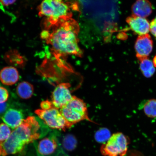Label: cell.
<instances>
[{
    "instance_id": "22",
    "label": "cell",
    "mask_w": 156,
    "mask_h": 156,
    "mask_svg": "<svg viewBox=\"0 0 156 156\" xmlns=\"http://www.w3.org/2000/svg\"><path fill=\"white\" fill-rule=\"evenodd\" d=\"M16 0H0V2L2 5L5 6L12 5Z\"/></svg>"
},
{
    "instance_id": "10",
    "label": "cell",
    "mask_w": 156,
    "mask_h": 156,
    "mask_svg": "<svg viewBox=\"0 0 156 156\" xmlns=\"http://www.w3.org/2000/svg\"><path fill=\"white\" fill-rule=\"evenodd\" d=\"M2 119L5 124L14 129L20 126L24 120L22 113L12 108L8 110Z\"/></svg>"
},
{
    "instance_id": "1",
    "label": "cell",
    "mask_w": 156,
    "mask_h": 156,
    "mask_svg": "<svg viewBox=\"0 0 156 156\" xmlns=\"http://www.w3.org/2000/svg\"><path fill=\"white\" fill-rule=\"evenodd\" d=\"M41 38L51 46L56 58L73 55L81 57L83 52L78 45V23L71 17L60 20L54 25L44 26Z\"/></svg>"
},
{
    "instance_id": "4",
    "label": "cell",
    "mask_w": 156,
    "mask_h": 156,
    "mask_svg": "<svg viewBox=\"0 0 156 156\" xmlns=\"http://www.w3.org/2000/svg\"><path fill=\"white\" fill-rule=\"evenodd\" d=\"M62 115L69 123L73 126L82 121H90L86 104L81 99L73 96L69 102L60 109Z\"/></svg>"
},
{
    "instance_id": "2",
    "label": "cell",
    "mask_w": 156,
    "mask_h": 156,
    "mask_svg": "<svg viewBox=\"0 0 156 156\" xmlns=\"http://www.w3.org/2000/svg\"><path fill=\"white\" fill-rule=\"evenodd\" d=\"M40 128L35 117H27L12 132L9 139L0 144L2 156L14 154L22 151L27 144L40 137Z\"/></svg>"
},
{
    "instance_id": "25",
    "label": "cell",
    "mask_w": 156,
    "mask_h": 156,
    "mask_svg": "<svg viewBox=\"0 0 156 156\" xmlns=\"http://www.w3.org/2000/svg\"><path fill=\"white\" fill-rule=\"evenodd\" d=\"M2 156V151L1 145H0V156Z\"/></svg>"
},
{
    "instance_id": "16",
    "label": "cell",
    "mask_w": 156,
    "mask_h": 156,
    "mask_svg": "<svg viewBox=\"0 0 156 156\" xmlns=\"http://www.w3.org/2000/svg\"><path fill=\"white\" fill-rule=\"evenodd\" d=\"M142 108L145 114L151 118H156V99H151L142 103Z\"/></svg>"
},
{
    "instance_id": "19",
    "label": "cell",
    "mask_w": 156,
    "mask_h": 156,
    "mask_svg": "<svg viewBox=\"0 0 156 156\" xmlns=\"http://www.w3.org/2000/svg\"><path fill=\"white\" fill-rule=\"evenodd\" d=\"M12 132L10 128L5 123L0 124V144L9 139Z\"/></svg>"
},
{
    "instance_id": "9",
    "label": "cell",
    "mask_w": 156,
    "mask_h": 156,
    "mask_svg": "<svg viewBox=\"0 0 156 156\" xmlns=\"http://www.w3.org/2000/svg\"><path fill=\"white\" fill-rule=\"evenodd\" d=\"M126 21L130 28L140 36L147 34L149 32L150 24L145 18L133 15L127 18Z\"/></svg>"
},
{
    "instance_id": "21",
    "label": "cell",
    "mask_w": 156,
    "mask_h": 156,
    "mask_svg": "<svg viewBox=\"0 0 156 156\" xmlns=\"http://www.w3.org/2000/svg\"><path fill=\"white\" fill-rule=\"evenodd\" d=\"M150 30L151 34L156 38V16L150 24Z\"/></svg>"
},
{
    "instance_id": "15",
    "label": "cell",
    "mask_w": 156,
    "mask_h": 156,
    "mask_svg": "<svg viewBox=\"0 0 156 156\" xmlns=\"http://www.w3.org/2000/svg\"><path fill=\"white\" fill-rule=\"evenodd\" d=\"M140 68L143 75L146 78H150L155 73V70L153 62L149 58L140 60Z\"/></svg>"
},
{
    "instance_id": "12",
    "label": "cell",
    "mask_w": 156,
    "mask_h": 156,
    "mask_svg": "<svg viewBox=\"0 0 156 156\" xmlns=\"http://www.w3.org/2000/svg\"><path fill=\"white\" fill-rule=\"evenodd\" d=\"M132 11L133 15L145 18L151 14L153 7L148 0H137L133 5Z\"/></svg>"
},
{
    "instance_id": "23",
    "label": "cell",
    "mask_w": 156,
    "mask_h": 156,
    "mask_svg": "<svg viewBox=\"0 0 156 156\" xmlns=\"http://www.w3.org/2000/svg\"><path fill=\"white\" fill-rule=\"evenodd\" d=\"M6 107L7 105L5 103H0V113L4 112L6 109Z\"/></svg>"
},
{
    "instance_id": "5",
    "label": "cell",
    "mask_w": 156,
    "mask_h": 156,
    "mask_svg": "<svg viewBox=\"0 0 156 156\" xmlns=\"http://www.w3.org/2000/svg\"><path fill=\"white\" fill-rule=\"evenodd\" d=\"M35 112L50 128L65 130L72 126L62 115L59 109L53 104L47 108L38 109Z\"/></svg>"
},
{
    "instance_id": "6",
    "label": "cell",
    "mask_w": 156,
    "mask_h": 156,
    "mask_svg": "<svg viewBox=\"0 0 156 156\" xmlns=\"http://www.w3.org/2000/svg\"><path fill=\"white\" fill-rule=\"evenodd\" d=\"M129 142L127 136L124 134L116 133L101 146V153L105 156H124L127 152Z\"/></svg>"
},
{
    "instance_id": "14",
    "label": "cell",
    "mask_w": 156,
    "mask_h": 156,
    "mask_svg": "<svg viewBox=\"0 0 156 156\" xmlns=\"http://www.w3.org/2000/svg\"><path fill=\"white\" fill-rule=\"evenodd\" d=\"M17 95L23 99H28L32 97L34 93V87L32 84L27 81L19 83L16 88Z\"/></svg>"
},
{
    "instance_id": "18",
    "label": "cell",
    "mask_w": 156,
    "mask_h": 156,
    "mask_svg": "<svg viewBox=\"0 0 156 156\" xmlns=\"http://www.w3.org/2000/svg\"><path fill=\"white\" fill-rule=\"evenodd\" d=\"M63 144L65 149L71 151L75 149L77 145V141L74 136L68 135L63 138Z\"/></svg>"
},
{
    "instance_id": "7",
    "label": "cell",
    "mask_w": 156,
    "mask_h": 156,
    "mask_svg": "<svg viewBox=\"0 0 156 156\" xmlns=\"http://www.w3.org/2000/svg\"><path fill=\"white\" fill-rule=\"evenodd\" d=\"M70 87L69 83H64L58 85L54 89L52 94L51 101L56 108L60 110L73 98Z\"/></svg>"
},
{
    "instance_id": "11",
    "label": "cell",
    "mask_w": 156,
    "mask_h": 156,
    "mask_svg": "<svg viewBox=\"0 0 156 156\" xmlns=\"http://www.w3.org/2000/svg\"><path fill=\"white\" fill-rule=\"evenodd\" d=\"M58 142L53 136L46 138L41 140L38 146V150L41 154L48 156L52 154L58 149Z\"/></svg>"
},
{
    "instance_id": "20",
    "label": "cell",
    "mask_w": 156,
    "mask_h": 156,
    "mask_svg": "<svg viewBox=\"0 0 156 156\" xmlns=\"http://www.w3.org/2000/svg\"><path fill=\"white\" fill-rule=\"evenodd\" d=\"M9 97L8 91L5 88L0 86V103H5Z\"/></svg>"
},
{
    "instance_id": "8",
    "label": "cell",
    "mask_w": 156,
    "mask_h": 156,
    "mask_svg": "<svg viewBox=\"0 0 156 156\" xmlns=\"http://www.w3.org/2000/svg\"><path fill=\"white\" fill-rule=\"evenodd\" d=\"M135 49L136 56L140 61L148 58L153 48V41L149 34L139 36L136 39Z\"/></svg>"
},
{
    "instance_id": "24",
    "label": "cell",
    "mask_w": 156,
    "mask_h": 156,
    "mask_svg": "<svg viewBox=\"0 0 156 156\" xmlns=\"http://www.w3.org/2000/svg\"><path fill=\"white\" fill-rule=\"evenodd\" d=\"M153 62L154 66L156 67V55L154 57Z\"/></svg>"
},
{
    "instance_id": "3",
    "label": "cell",
    "mask_w": 156,
    "mask_h": 156,
    "mask_svg": "<svg viewBox=\"0 0 156 156\" xmlns=\"http://www.w3.org/2000/svg\"><path fill=\"white\" fill-rule=\"evenodd\" d=\"M38 15L46 17L44 26L54 25L60 20L72 17L69 5L63 0H43L38 7Z\"/></svg>"
},
{
    "instance_id": "13",
    "label": "cell",
    "mask_w": 156,
    "mask_h": 156,
    "mask_svg": "<svg viewBox=\"0 0 156 156\" xmlns=\"http://www.w3.org/2000/svg\"><path fill=\"white\" fill-rule=\"evenodd\" d=\"M19 79V72L14 67H5L0 71V80L5 85H14L18 81Z\"/></svg>"
},
{
    "instance_id": "17",
    "label": "cell",
    "mask_w": 156,
    "mask_h": 156,
    "mask_svg": "<svg viewBox=\"0 0 156 156\" xmlns=\"http://www.w3.org/2000/svg\"><path fill=\"white\" fill-rule=\"evenodd\" d=\"M111 136L110 130L106 128H102L95 133V138L97 142L103 143L108 141Z\"/></svg>"
}]
</instances>
